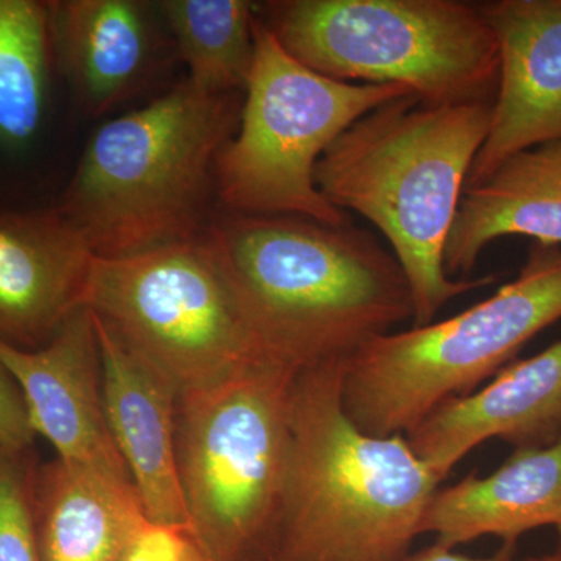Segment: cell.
<instances>
[{
  "label": "cell",
  "instance_id": "d6986e66",
  "mask_svg": "<svg viewBox=\"0 0 561 561\" xmlns=\"http://www.w3.org/2000/svg\"><path fill=\"white\" fill-rule=\"evenodd\" d=\"M55 72L50 2L0 0V172L24 171L43 146Z\"/></svg>",
  "mask_w": 561,
  "mask_h": 561
},
{
  "label": "cell",
  "instance_id": "cb8c5ba5",
  "mask_svg": "<svg viewBox=\"0 0 561 561\" xmlns=\"http://www.w3.org/2000/svg\"><path fill=\"white\" fill-rule=\"evenodd\" d=\"M516 542H504L501 549H497L493 556L470 557L465 553L454 551L451 548L435 541L427 548L420 549L416 552H409L398 561H515Z\"/></svg>",
  "mask_w": 561,
  "mask_h": 561
},
{
  "label": "cell",
  "instance_id": "d4e9b609",
  "mask_svg": "<svg viewBox=\"0 0 561 561\" xmlns=\"http://www.w3.org/2000/svg\"><path fill=\"white\" fill-rule=\"evenodd\" d=\"M519 561H561V551L553 552V553H546V556H538V557H527V559H523Z\"/></svg>",
  "mask_w": 561,
  "mask_h": 561
},
{
  "label": "cell",
  "instance_id": "2e32d148",
  "mask_svg": "<svg viewBox=\"0 0 561 561\" xmlns=\"http://www.w3.org/2000/svg\"><path fill=\"white\" fill-rule=\"evenodd\" d=\"M50 10L58 72L87 113H110L149 79L154 46L146 3L55 0Z\"/></svg>",
  "mask_w": 561,
  "mask_h": 561
},
{
  "label": "cell",
  "instance_id": "3957f363",
  "mask_svg": "<svg viewBox=\"0 0 561 561\" xmlns=\"http://www.w3.org/2000/svg\"><path fill=\"white\" fill-rule=\"evenodd\" d=\"M343 362L295 378L289 474L272 561H398L411 552L442 483L405 435L375 437L351 421Z\"/></svg>",
  "mask_w": 561,
  "mask_h": 561
},
{
  "label": "cell",
  "instance_id": "8992f818",
  "mask_svg": "<svg viewBox=\"0 0 561 561\" xmlns=\"http://www.w3.org/2000/svg\"><path fill=\"white\" fill-rule=\"evenodd\" d=\"M257 16L283 49L330 79L401 84L421 102H494L500 47L460 0H275Z\"/></svg>",
  "mask_w": 561,
  "mask_h": 561
},
{
  "label": "cell",
  "instance_id": "e0dca14e",
  "mask_svg": "<svg viewBox=\"0 0 561 561\" xmlns=\"http://www.w3.org/2000/svg\"><path fill=\"white\" fill-rule=\"evenodd\" d=\"M560 524L561 437L541 448L515 449L486 478L472 472L438 490L420 531L454 549L482 537L516 542L527 531Z\"/></svg>",
  "mask_w": 561,
  "mask_h": 561
},
{
  "label": "cell",
  "instance_id": "4fadbf2b",
  "mask_svg": "<svg viewBox=\"0 0 561 561\" xmlns=\"http://www.w3.org/2000/svg\"><path fill=\"white\" fill-rule=\"evenodd\" d=\"M560 437L561 341L512 362L482 389L446 401L405 434L412 451L442 482L491 438L524 449Z\"/></svg>",
  "mask_w": 561,
  "mask_h": 561
},
{
  "label": "cell",
  "instance_id": "ffe728a7",
  "mask_svg": "<svg viewBox=\"0 0 561 561\" xmlns=\"http://www.w3.org/2000/svg\"><path fill=\"white\" fill-rule=\"evenodd\" d=\"M160 10L192 84L213 94L245 91L254 60L257 3L165 0Z\"/></svg>",
  "mask_w": 561,
  "mask_h": 561
},
{
  "label": "cell",
  "instance_id": "484cf974",
  "mask_svg": "<svg viewBox=\"0 0 561 561\" xmlns=\"http://www.w3.org/2000/svg\"><path fill=\"white\" fill-rule=\"evenodd\" d=\"M557 531H559V542H560L559 549L561 551V524L559 527H557Z\"/></svg>",
  "mask_w": 561,
  "mask_h": 561
},
{
  "label": "cell",
  "instance_id": "30bf717a",
  "mask_svg": "<svg viewBox=\"0 0 561 561\" xmlns=\"http://www.w3.org/2000/svg\"><path fill=\"white\" fill-rule=\"evenodd\" d=\"M0 364L21 391L33 434L49 442L55 456L131 481L106 423L101 343L90 309L70 313L43 348L0 343Z\"/></svg>",
  "mask_w": 561,
  "mask_h": 561
},
{
  "label": "cell",
  "instance_id": "277c9868",
  "mask_svg": "<svg viewBox=\"0 0 561 561\" xmlns=\"http://www.w3.org/2000/svg\"><path fill=\"white\" fill-rule=\"evenodd\" d=\"M241 108L238 94L181 81L103 124L54 205L99 257L201 238L217 157L238 130Z\"/></svg>",
  "mask_w": 561,
  "mask_h": 561
},
{
  "label": "cell",
  "instance_id": "9c48e42d",
  "mask_svg": "<svg viewBox=\"0 0 561 561\" xmlns=\"http://www.w3.org/2000/svg\"><path fill=\"white\" fill-rule=\"evenodd\" d=\"M81 306L180 393L272 362L203 234L130 256H95Z\"/></svg>",
  "mask_w": 561,
  "mask_h": 561
},
{
  "label": "cell",
  "instance_id": "7c38bea8",
  "mask_svg": "<svg viewBox=\"0 0 561 561\" xmlns=\"http://www.w3.org/2000/svg\"><path fill=\"white\" fill-rule=\"evenodd\" d=\"M94 257L57 206H0V343L47 345L81 308Z\"/></svg>",
  "mask_w": 561,
  "mask_h": 561
},
{
  "label": "cell",
  "instance_id": "44dd1931",
  "mask_svg": "<svg viewBox=\"0 0 561 561\" xmlns=\"http://www.w3.org/2000/svg\"><path fill=\"white\" fill-rule=\"evenodd\" d=\"M35 446L0 449V561H41L32 519Z\"/></svg>",
  "mask_w": 561,
  "mask_h": 561
},
{
  "label": "cell",
  "instance_id": "ba28073f",
  "mask_svg": "<svg viewBox=\"0 0 561 561\" xmlns=\"http://www.w3.org/2000/svg\"><path fill=\"white\" fill-rule=\"evenodd\" d=\"M243 92L238 130L214 171L225 213L348 227V214L317 186V164L351 125L386 103L413 95L411 90L346 83L313 72L283 49L256 10L254 60Z\"/></svg>",
  "mask_w": 561,
  "mask_h": 561
},
{
  "label": "cell",
  "instance_id": "5bb4252c",
  "mask_svg": "<svg viewBox=\"0 0 561 561\" xmlns=\"http://www.w3.org/2000/svg\"><path fill=\"white\" fill-rule=\"evenodd\" d=\"M94 320L101 343L106 423L147 518L154 524L191 526L176 463L180 391Z\"/></svg>",
  "mask_w": 561,
  "mask_h": 561
},
{
  "label": "cell",
  "instance_id": "9a60e30c",
  "mask_svg": "<svg viewBox=\"0 0 561 561\" xmlns=\"http://www.w3.org/2000/svg\"><path fill=\"white\" fill-rule=\"evenodd\" d=\"M32 519L41 561H121L149 523L131 481L58 456L36 465Z\"/></svg>",
  "mask_w": 561,
  "mask_h": 561
},
{
  "label": "cell",
  "instance_id": "603a6c76",
  "mask_svg": "<svg viewBox=\"0 0 561 561\" xmlns=\"http://www.w3.org/2000/svg\"><path fill=\"white\" fill-rule=\"evenodd\" d=\"M35 437L21 391L0 364V449L32 448Z\"/></svg>",
  "mask_w": 561,
  "mask_h": 561
},
{
  "label": "cell",
  "instance_id": "52a82bcc",
  "mask_svg": "<svg viewBox=\"0 0 561 561\" xmlns=\"http://www.w3.org/2000/svg\"><path fill=\"white\" fill-rule=\"evenodd\" d=\"M561 320V247L535 242L522 272L467 311L387 332L343 362L351 421L375 437L405 435L446 401L476 391Z\"/></svg>",
  "mask_w": 561,
  "mask_h": 561
},
{
  "label": "cell",
  "instance_id": "5b68a950",
  "mask_svg": "<svg viewBox=\"0 0 561 561\" xmlns=\"http://www.w3.org/2000/svg\"><path fill=\"white\" fill-rule=\"evenodd\" d=\"M298 371L260 362L181 391L176 463L194 534L213 561H272Z\"/></svg>",
  "mask_w": 561,
  "mask_h": 561
},
{
  "label": "cell",
  "instance_id": "ac0fdd59",
  "mask_svg": "<svg viewBox=\"0 0 561 561\" xmlns=\"http://www.w3.org/2000/svg\"><path fill=\"white\" fill-rule=\"evenodd\" d=\"M505 236L561 247V140L524 150L465 187L446 241V273L470 275L482 251Z\"/></svg>",
  "mask_w": 561,
  "mask_h": 561
},
{
  "label": "cell",
  "instance_id": "7402d4cb",
  "mask_svg": "<svg viewBox=\"0 0 561 561\" xmlns=\"http://www.w3.org/2000/svg\"><path fill=\"white\" fill-rule=\"evenodd\" d=\"M121 561H213L191 526L147 523Z\"/></svg>",
  "mask_w": 561,
  "mask_h": 561
},
{
  "label": "cell",
  "instance_id": "7a4b0ae2",
  "mask_svg": "<svg viewBox=\"0 0 561 561\" xmlns=\"http://www.w3.org/2000/svg\"><path fill=\"white\" fill-rule=\"evenodd\" d=\"M493 103L404 95L351 125L317 164L328 202L370 220L389 241L411 289L413 327L432 323L448 302L494 280L453 279L443 260Z\"/></svg>",
  "mask_w": 561,
  "mask_h": 561
},
{
  "label": "cell",
  "instance_id": "6da1fadb",
  "mask_svg": "<svg viewBox=\"0 0 561 561\" xmlns=\"http://www.w3.org/2000/svg\"><path fill=\"white\" fill-rule=\"evenodd\" d=\"M202 234L230 272L268 359L283 367L346 360L413 320L397 257L351 225L225 213Z\"/></svg>",
  "mask_w": 561,
  "mask_h": 561
},
{
  "label": "cell",
  "instance_id": "8fae6325",
  "mask_svg": "<svg viewBox=\"0 0 561 561\" xmlns=\"http://www.w3.org/2000/svg\"><path fill=\"white\" fill-rule=\"evenodd\" d=\"M481 7L500 47V80L467 186L524 150L561 140V0H494Z\"/></svg>",
  "mask_w": 561,
  "mask_h": 561
}]
</instances>
